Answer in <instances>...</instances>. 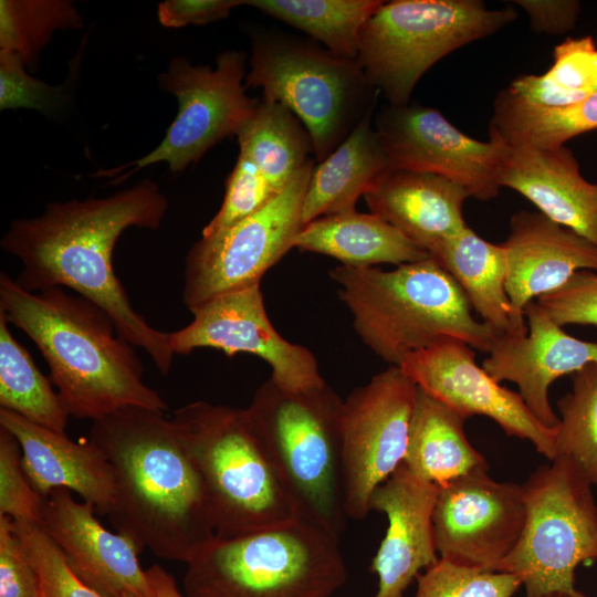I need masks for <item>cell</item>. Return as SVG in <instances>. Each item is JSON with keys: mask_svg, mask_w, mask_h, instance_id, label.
Instances as JSON below:
<instances>
[{"mask_svg": "<svg viewBox=\"0 0 597 597\" xmlns=\"http://www.w3.org/2000/svg\"><path fill=\"white\" fill-rule=\"evenodd\" d=\"M167 209L158 185L144 179L104 198L49 202L40 216L13 220L0 247L22 264L14 279L19 286L29 292L75 291L104 310L117 333L167 375L175 355L170 333L154 328L134 310L113 268L122 233L130 227L158 229Z\"/></svg>", "mask_w": 597, "mask_h": 597, "instance_id": "1", "label": "cell"}, {"mask_svg": "<svg viewBox=\"0 0 597 597\" xmlns=\"http://www.w3.org/2000/svg\"><path fill=\"white\" fill-rule=\"evenodd\" d=\"M88 440L114 472L106 516L115 532L186 564L216 537L200 478L165 411L118 409L92 421Z\"/></svg>", "mask_w": 597, "mask_h": 597, "instance_id": "2", "label": "cell"}, {"mask_svg": "<svg viewBox=\"0 0 597 597\" xmlns=\"http://www.w3.org/2000/svg\"><path fill=\"white\" fill-rule=\"evenodd\" d=\"M0 313L36 345L72 417L94 421L125 407L168 410L143 381L133 345L90 300L63 287L29 292L1 273Z\"/></svg>", "mask_w": 597, "mask_h": 597, "instance_id": "3", "label": "cell"}, {"mask_svg": "<svg viewBox=\"0 0 597 597\" xmlns=\"http://www.w3.org/2000/svg\"><path fill=\"white\" fill-rule=\"evenodd\" d=\"M329 274L356 333L390 366L444 339L489 350L492 331L473 316L461 287L431 256L389 271L339 265Z\"/></svg>", "mask_w": 597, "mask_h": 597, "instance_id": "4", "label": "cell"}, {"mask_svg": "<svg viewBox=\"0 0 597 597\" xmlns=\"http://www.w3.org/2000/svg\"><path fill=\"white\" fill-rule=\"evenodd\" d=\"M343 406L327 384L289 391L268 379L244 409L297 517L338 535L347 519L342 479Z\"/></svg>", "mask_w": 597, "mask_h": 597, "instance_id": "5", "label": "cell"}, {"mask_svg": "<svg viewBox=\"0 0 597 597\" xmlns=\"http://www.w3.org/2000/svg\"><path fill=\"white\" fill-rule=\"evenodd\" d=\"M347 579L335 532L296 517L214 537L187 563L186 597H331Z\"/></svg>", "mask_w": 597, "mask_h": 597, "instance_id": "6", "label": "cell"}, {"mask_svg": "<svg viewBox=\"0 0 597 597\" xmlns=\"http://www.w3.org/2000/svg\"><path fill=\"white\" fill-rule=\"evenodd\" d=\"M171 419L202 483L216 537L297 517L244 409L197 400L176 409Z\"/></svg>", "mask_w": 597, "mask_h": 597, "instance_id": "7", "label": "cell"}, {"mask_svg": "<svg viewBox=\"0 0 597 597\" xmlns=\"http://www.w3.org/2000/svg\"><path fill=\"white\" fill-rule=\"evenodd\" d=\"M250 36L245 86L262 88L261 98L284 105L302 122L318 163L374 113L379 93L357 60L281 32L254 30Z\"/></svg>", "mask_w": 597, "mask_h": 597, "instance_id": "8", "label": "cell"}, {"mask_svg": "<svg viewBox=\"0 0 597 597\" xmlns=\"http://www.w3.org/2000/svg\"><path fill=\"white\" fill-rule=\"evenodd\" d=\"M517 18L480 0H395L365 23L357 62L389 105L410 103L423 74L449 53L490 36Z\"/></svg>", "mask_w": 597, "mask_h": 597, "instance_id": "9", "label": "cell"}, {"mask_svg": "<svg viewBox=\"0 0 597 597\" xmlns=\"http://www.w3.org/2000/svg\"><path fill=\"white\" fill-rule=\"evenodd\" d=\"M591 483L569 458L556 457L522 484L525 523L495 572L515 575L525 597H586L575 569L597 562V504Z\"/></svg>", "mask_w": 597, "mask_h": 597, "instance_id": "10", "label": "cell"}, {"mask_svg": "<svg viewBox=\"0 0 597 597\" xmlns=\"http://www.w3.org/2000/svg\"><path fill=\"white\" fill-rule=\"evenodd\" d=\"M245 61L247 54L235 50L221 52L214 67L172 57L168 70L158 75V84L176 96L179 107L163 140L139 159L92 176L113 177L112 184H119L160 161L167 163L171 172H182L216 144L237 136L259 103L245 93Z\"/></svg>", "mask_w": 597, "mask_h": 597, "instance_id": "11", "label": "cell"}, {"mask_svg": "<svg viewBox=\"0 0 597 597\" xmlns=\"http://www.w3.org/2000/svg\"><path fill=\"white\" fill-rule=\"evenodd\" d=\"M311 159L264 207L188 251L182 301L189 311L216 296L261 283L303 227L302 206L314 168Z\"/></svg>", "mask_w": 597, "mask_h": 597, "instance_id": "12", "label": "cell"}, {"mask_svg": "<svg viewBox=\"0 0 597 597\" xmlns=\"http://www.w3.org/2000/svg\"><path fill=\"white\" fill-rule=\"evenodd\" d=\"M417 385L390 366L344 401L342 479L347 517L365 519L373 492L404 462Z\"/></svg>", "mask_w": 597, "mask_h": 597, "instance_id": "13", "label": "cell"}, {"mask_svg": "<svg viewBox=\"0 0 597 597\" xmlns=\"http://www.w3.org/2000/svg\"><path fill=\"white\" fill-rule=\"evenodd\" d=\"M374 127L391 168L444 176L482 201L498 197L506 144L495 133L476 140L438 109L411 102L384 105Z\"/></svg>", "mask_w": 597, "mask_h": 597, "instance_id": "14", "label": "cell"}, {"mask_svg": "<svg viewBox=\"0 0 597 597\" xmlns=\"http://www.w3.org/2000/svg\"><path fill=\"white\" fill-rule=\"evenodd\" d=\"M190 312L192 321L170 333L175 354L188 355L202 347L228 356L248 353L265 360L272 369L270 379L285 390L303 391L326 384L315 356L274 328L260 284L216 296Z\"/></svg>", "mask_w": 597, "mask_h": 597, "instance_id": "15", "label": "cell"}, {"mask_svg": "<svg viewBox=\"0 0 597 597\" xmlns=\"http://www.w3.org/2000/svg\"><path fill=\"white\" fill-rule=\"evenodd\" d=\"M521 484L476 470L439 489L432 532L439 557L495 572L513 551L525 523Z\"/></svg>", "mask_w": 597, "mask_h": 597, "instance_id": "16", "label": "cell"}, {"mask_svg": "<svg viewBox=\"0 0 597 597\" xmlns=\"http://www.w3.org/2000/svg\"><path fill=\"white\" fill-rule=\"evenodd\" d=\"M399 367L419 388L464 419L489 417L507 436L528 440L551 461L556 458L557 428L540 422L519 392L501 386L478 366L468 344L444 339L408 355Z\"/></svg>", "mask_w": 597, "mask_h": 597, "instance_id": "17", "label": "cell"}, {"mask_svg": "<svg viewBox=\"0 0 597 597\" xmlns=\"http://www.w3.org/2000/svg\"><path fill=\"white\" fill-rule=\"evenodd\" d=\"M95 506L77 502L67 489H55L44 500L40 526L62 552L75 576L104 597H155L139 547L105 528Z\"/></svg>", "mask_w": 597, "mask_h": 597, "instance_id": "18", "label": "cell"}, {"mask_svg": "<svg viewBox=\"0 0 597 597\" xmlns=\"http://www.w3.org/2000/svg\"><path fill=\"white\" fill-rule=\"evenodd\" d=\"M525 334L493 336L482 368L498 383L517 385L519 394L544 426L556 429L559 417L549 399V386L564 375H573L597 363V343L568 335L537 304L524 307Z\"/></svg>", "mask_w": 597, "mask_h": 597, "instance_id": "19", "label": "cell"}, {"mask_svg": "<svg viewBox=\"0 0 597 597\" xmlns=\"http://www.w3.org/2000/svg\"><path fill=\"white\" fill-rule=\"evenodd\" d=\"M439 488L413 475L402 463L370 498V510L385 513L388 527L373 559L378 577L374 597H404L422 568L440 557L432 532Z\"/></svg>", "mask_w": 597, "mask_h": 597, "instance_id": "20", "label": "cell"}, {"mask_svg": "<svg viewBox=\"0 0 597 597\" xmlns=\"http://www.w3.org/2000/svg\"><path fill=\"white\" fill-rule=\"evenodd\" d=\"M502 245L507 264L506 292L522 312L535 297L564 285L575 272H597V247L541 212L514 213Z\"/></svg>", "mask_w": 597, "mask_h": 597, "instance_id": "21", "label": "cell"}, {"mask_svg": "<svg viewBox=\"0 0 597 597\" xmlns=\"http://www.w3.org/2000/svg\"><path fill=\"white\" fill-rule=\"evenodd\" d=\"M500 186L517 191L541 213L597 247V184L580 175L579 164L566 145L533 148L506 144Z\"/></svg>", "mask_w": 597, "mask_h": 597, "instance_id": "22", "label": "cell"}, {"mask_svg": "<svg viewBox=\"0 0 597 597\" xmlns=\"http://www.w3.org/2000/svg\"><path fill=\"white\" fill-rule=\"evenodd\" d=\"M0 427L18 440L23 470L38 493L46 496L55 489H67L107 515L114 494V472L98 448L90 440L74 442L65 432L36 425L0 408Z\"/></svg>", "mask_w": 597, "mask_h": 597, "instance_id": "23", "label": "cell"}, {"mask_svg": "<svg viewBox=\"0 0 597 597\" xmlns=\"http://www.w3.org/2000/svg\"><path fill=\"white\" fill-rule=\"evenodd\" d=\"M460 184L441 175L390 168L364 196L370 212L430 253L444 239L464 230Z\"/></svg>", "mask_w": 597, "mask_h": 597, "instance_id": "24", "label": "cell"}, {"mask_svg": "<svg viewBox=\"0 0 597 597\" xmlns=\"http://www.w3.org/2000/svg\"><path fill=\"white\" fill-rule=\"evenodd\" d=\"M429 255L453 277L494 336L527 332L524 312L513 306L506 292L502 243L489 242L467 227L444 239Z\"/></svg>", "mask_w": 597, "mask_h": 597, "instance_id": "25", "label": "cell"}, {"mask_svg": "<svg viewBox=\"0 0 597 597\" xmlns=\"http://www.w3.org/2000/svg\"><path fill=\"white\" fill-rule=\"evenodd\" d=\"M390 168L371 113L325 159L314 165L302 206L303 226L355 210L359 197Z\"/></svg>", "mask_w": 597, "mask_h": 597, "instance_id": "26", "label": "cell"}, {"mask_svg": "<svg viewBox=\"0 0 597 597\" xmlns=\"http://www.w3.org/2000/svg\"><path fill=\"white\" fill-rule=\"evenodd\" d=\"M465 420L417 386L402 464L439 489L473 471L488 470L485 458L465 437Z\"/></svg>", "mask_w": 597, "mask_h": 597, "instance_id": "27", "label": "cell"}, {"mask_svg": "<svg viewBox=\"0 0 597 597\" xmlns=\"http://www.w3.org/2000/svg\"><path fill=\"white\" fill-rule=\"evenodd\" d=\"M293 248L337 259L346 266L406 264L428 259L427 251L411 242L374 213L356 210L318 218L302 227Z\"/></svg>", "mask_w": 597, "mask_h": 597, "instance_id": "28", "label": "cell"}, {"mask_svg": "<svg viewBox=\"0 0 597 597\" xmlns=\"http://www.w3.org/2000/svg\"><path fill=\"white\" fill-rule=\"evenodd\" d=\"M239 155L282 192L314 154L311 136L284 105L259 100L237 134Z\"/></svg>", "mask_w": 597, "mask_h": 597, "instance_id": "29", "label": "cell"}, {"mask_svg": "<svg viewBox=\"0 0 597 597\" xmlns=\"http://www.w3.org/2000/svg\"><path fill=\"white\" fill-rule=\"evenodd\" d=\"M597 43V39H596ZM597 129V91L584 101L561 108L534 106L507 88L493 102L489 130L510 146L554 148L580 134Z\"/></svg>", "mask_w": 597, "mask_h": 597, "instance_id": "30", "label": "cell"}, {"mask_svg": "<svg viewBox=\"0 0 597 597\" xmlns=\"http://www.w3.org/2000/svg\"><path fill=\"white\" fill-rule=\"evenodd\" d=\"M381 0H244V4L283 21L341 56L357 59L359 38Z\"/></svg>", "mask_w": 597, "mask_h": 597, "instance_id": "31", "label": "cell"}, {"mask_svg": "<svg viewBox=\"0 0 597 597\" xmlns=\"http://www.w3.org/2000/svg\"><path fill=\"white\" fill-rule=\"evenodd\" d=\"M8 324L0 313V408L65 432L69 409L25 347L13 337Z\"/></svg>", "mask_w": 597, "mask_h": 597, "instance_id": "32", "label": "cell"}, {"mask_svg": "<svg viewBox=\"0 0 597 597\" xmlns=\"http://www.w3.org/2000/svg\"><path fill=\"white\" fill-rule=\"evenodd\" d=\"M534 106L561 108L577 104L597 91V43L591 36L567 38L554 49V62L544 74H522L506 87Z\"/></svg>", "mask_w": 597, "mask_h": 597, "instance_id": "33", "label": "cell"}, {"mask_svg": "<svg viewBox=\"0 0 597 597\" xmlns=\"http://www.w3.org/2000/svg\"><path fill=\"white\" fill-rule=\"evenodd\" d=\"M70 0H1L0 50L19 55L30 72L39 69L41 51L56 31L83 28Z\"/></svg>", "mask_w": 597, "mask_h": 597, "instance_id": "34", "label": "cell"}, {"mask_svg": "<svg viewBox=\"0 0 597 597\" xmlns=\"http://www.w3.org/2000/svg\"><path fill=\"white\" fill-rule=\"evenodd\" d=\"M570 376L572 390L557 402L556 457L575 461L597 485V363Z\"/></svg>", "mask_w": 597, "mask_h": 597, "instance_id": "35", "label": "cell"}, {"mask_svg": "<svg viewBox=\"0 0 597 597\" xmlns=\"http://www.w3.org/2000/svg\"><path fill=\"white\" fill-rule=\"evenodd\" d=\"M85 44L86 38L70 63L67 77L59 85L30 75L19 55L0 50V109L30 108L57 117L72 103Z\"/></svg>", "mask_w": 597, "mask_h": 597, "instance_id": "36", "label": "cell"}, {"mask_svg": "<svg viewBox=\"0 0 597 597\" xmlns=\"http://www.w3.org/2000/svg\"><path fill=\"white\" fill-rule=\"evenodd\" d=\"M416 597H512L522 585L509 573L482 570L439 558L417 576Z\"/></svg>", "mask_w": 597, "mask_h": 597, "instance_id": "37", "label": "cell"}, {"mask_svg": "<svg viewBox=\"0 0 597 597\" xmlns=\"http://www.w3.org/2000/svg\"><path fill=\"white\" fill-rule=\"evenodd\" d=\"M13 523L38 574L43 597H104L75 576L60 548L38 523L14 520Z\"/></svg>", "mask_w": 597, "mask_h": 597, "instance_id": "38", "label": "cell"}, {"mask_svg": "<svg viewBox=\"0 0 597 597\" xmlns=\"http://www.w3.org/2000/svg\"><path fill=\"white\" fill-rule=\"evenodd\" d=\"M280 193L252 164L239 155L226 181L222 205L203 228L201 237L211 235L252 214Z\"/></svg>", "mask_w": 597, "mask_h": 597, "instance_id": "39", "label": "cell"}, {"mask_svg": "<svg viewBox=\"0 0 597 597\" xmlns=\"http://www.w3.org/2000/svg\"><path fill=\"white\" fill-rule=\"evenodd\" d=\"M44 500L23 470L18 440L0 427V516L40 524Z\"/></svg>", "mask_w": 597, "mask_h": 597, "instance_id": "40", "label": "cell"}, {"mask_svg": "<svg viewBox=\"0 0 597 597\" xmlns=\"http://www.w3.org/2000/svg\"><path fill=\"white\" fill-rule=\"evenodd\" d=\"M536 302L562 327H597V272L579 270L564 285L541 295Z\"/></svg>", "mask_w": 597, "mask_h": 597, "instance_id": "41", "label": "cell"}, {"mask_svg": "<svg viewBox=\"0 0 597 597\" xmlns=\"http://www.w3.org/2000/svg\"><path fill=\"white\" fill-rule=\"evenodd\" d=\"M0 597H43L38 574L9 516H0Z\"/></svg>", "mask_w": 597, "mask_h": 597, "instance_id": "42", "label": "cell"}, {"mask_svg": "<svg viewBox=\"0 0 597 597\" xmlns=\"http://www.w3.org/2000/svg\"><path fill=\"white\" fill-rule=\"evenodd\" d=\"M244 0H167L157 7V17L164 27L201 25L227 18Z\"/></svg>", "mask_w": 597, "mask_h": 597, "instance_id": "43", "label": "cell"}, {"mask_svg": "<svg viewBox=\"0 0 597 597\" xmlns=\"http://www.w3.org/2000/svg\"><path fill=\"white\" fill-rule=\"evenodd\" d=\"M537 33L565 34L574 29L580 11L577 0H517Z\"/></svg>", "mask_w": 597, "mask_h": 597, "instance_id": "44", "label": "cell"}, {"mask_svg": "<svg viewBox=\"0 0 597 597\" xmlns=\"http://www.w3.org/2000/svg\"><path fill=\"white\" fill-rule=\"evenodd\" d=\"M147 570L155 597H182L174 577L161 566L153 565ZM123 597H136L125 594Z\"/></svg>", "mask_w": 597, "mask_h": 597, "instance_id": "45", "label": "cell"}]
</instances>
